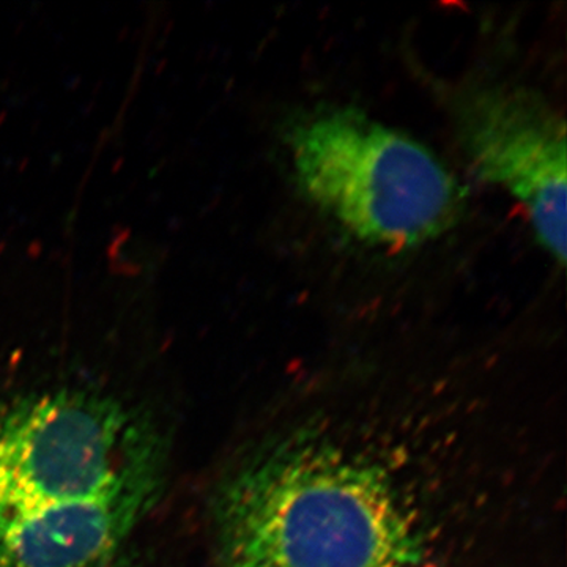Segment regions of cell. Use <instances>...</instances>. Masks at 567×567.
<instances>
[{
  "label": "cell",
  "mask_w": 567,
  "mask_h": 567,
  "mask_svg": "<svg viewBox=\"0 0 567 567\" xmlns=\"http://www.w3.org/2000/svg\"><path fill=\"white\" fill-rule=\"evenodd\" d=\"M213 517L215 567H416L423 558L386 473L316 440L240 466Z\"/></svg>",
  "instance_id": "obj_1"
},
{
  "label": "cell",
  "mask_w": 567,
  "mask_h": 567,
  "mask_svg": "<svg viewBox=\"0 0 567 567\" xmlns=\"http://www.w3.org/2000/svg\"><path fill=\"white\" fill-rule=\"evenodd\" d=\"M284 141L305 196L364 244L416 248L461 215L464 193L446 164L358 107L306 111L287 125Z\"/></svg>",
  "instance_id": "obj_2"
},
{
  "label": "cell",
  "mask_w": 567,
  "mask_h": 567,
  "mask_svg": "<svg viewBox=\"0 0 567 567\" xmlns=\"http://www.w3.org/2000/svg\"><path fill=\"white\" fill-rule=\"evenodd\" d=\"M166 450L137 410L91 391L0 402V516L164 487Z\"/></svg>",
  "instance_id": "obj_3"
},
{
  "label": "cell",
  "mask_w": 567,
  "mask_h": 567,
  "mask_svg": "<svg viewBox=\"0 0 567 567\" xmlns=\"http://www.w3.org/2000/svg\"><path fill=\"white\" fill-rule=\"evenodd\" d=\"M454 112L458 141L477 175L524 205L537 241L565 267V117L539 93L511 84L470 89Z\"/></svg>",
  "instance_id": "obj_4"
},
{
  "label": "cell",
  "mask_w": 567,
  "mask_h": 567,
  "mask_svg": "<svg viewBox=\"0 0 567 567\" xmlns=\"http://www.w3.org/2000/svg\"><path fill=\"white\" fill-rule=\"evenodd\" d=\"M136 488L37 517L0 518V567H103L158 502Z\"/></svg>",
  "instance_id": "obj_5"
}]
</instances>
